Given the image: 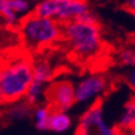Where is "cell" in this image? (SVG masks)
I'll return each mask as SVG.
<instances>
[{"label": "cell", "mask_w": 135, "mask_h": 135, "mask_svg": "<svg viewBox=\"0 0 135 135\" xmlns=\"http://www.w3.org/2000/svg\"><path fill=\"white\" fill-rule=\"evenodd\" d=\"M20 39L28 50H41L63 37V24L51 18H42L33 12L22 18Z\"/></svg>", "instance_id": "cell-2"}, {"label": "cell", "mask_w": 135, "mask_h": 135, "mask_svg": "<svg viewBox=\"0 0 135 135\" xmlns=\"http://www.w3.org/2000/svg\"><path fill=\"white\" fill-rule=\"evenodd\" d=\"M3 4H4V0H0V10H1V7H3Z\"/></svg>", "instance_id": "cell-22"}, {"label": "cell", "mask_w": 135, "mask_h": 135, "mask_svg": "<svg viewBox=\"0 0 135 135\" xmlns=\"http://www.w3.org/2000/svg\"><path fill=\"white\" fill-rule=\"evenodd\" d=\"M77 22L80 23H84V24H94V25H99L98 22H99V18H98V15L95 12H93L92 10H89L88 12L83 13L82 16H80L77 18Z\"/></svg>", "instance_id": "cell-17"}, {"label": "cell", "mask_w": 135, "mask_h": 135, "mask_svg": "<svg viewBox=\"0 0 135 135\" xmlns=\"http://www.w3.org/2000/svg\"><path fill=\"white\" fill-rule=\"evenodd\" d=\"M76 135H118V129L109 124L100 103H94L81 116Z\"/></svg>", "instance_id": "cell-4"}, {"label": "cell", "mask_w": 135, "mask_h": 135, "mask_svg": "<svg viewBox=\"0 0 135 135\" xmlns=\"http://www.w3.org/2000/svg\"><path fill=\"white\" fill-rule=\"evenodd\" d=\"M52 110L50 109V106H40L35 107V110L33 111V118H34V124L35 128L40 132H46L48 130V121H50V116Z\"/></svg>", "instance_id": "cell-13"}, {"label": "cell", "mask_w": 135, "mask_h": 135, "mask_svg": "<svg viewBox=\"0 0 135 135\" xmlns=\"http://www.w3.org/2000/svg\"><path fill=\"white\" fill-rule=\"evenodd\" d=\"M106 80L100 75H89L75 86L76 103H87L100 97L106 89Z\"/></svg>", "instance_id": "cell-6"}, {"label": "cell", "mask_w": 135, "mask_h": 135, "mask_svg": "<svg viewBox=\"0 0 135 135\" xmlns=\"http://www.w3.org/2000/svg\"><path fill=\"white\" fill-rule=\"evenodd\" d=\"M31 113L33 111H31L30 105H28L24 100H20L10 105L6 115L11 121H21V119L28 118Z\"/></svg>", "instance_id": "cell-11"}, {"label": "cell", "mask_w": 135, "mask_h": 135, "mask_svg": "<svg viewBox=\"0 0 135 135\" xmlns=\"http://www.w3.org/2000/svg\"><path fill=\"white\" fill-rule=\"evenodd\" d=\"M6 39H7V36H5V35H4V30L0 28V45H1V44H3Z\"/></svg>", "instance_id": "cell-21"}, {"label": "cell", "mask_w": 135, "mask_h": 135, "mask_svg": "<svg viewBox=\"0 0 135 135\" xmlns=\"http://www.w3.org/2000/svg\"><path fill=\"white\" fill-rule=\"evenodd\" d=\"M33 82V63L17 57L0 68V94L4 104L23 100Z\"/></svg>", "instance_id": "cell-1"}, {"label": "cell", "mask_w": 135, "mask_h": 135, "mask_svg": "<svg viewBox=\"0 0 135 135\" xmlns=\"http://www.w3.org/2000/svg\"><path fill=\"white\" fill-rule=\"evenodd\" d=\"M63 36L74 53L84 59L97 56L103 45L99 25L84 24L77 21L63 24Z\"/></svg>", "instance_id": "cell-3"}, {"label": "cell", "mask_w": 135, "mask_h": 135, "mask_svg": "<svg viewBox=\"0 0 135 135\" xmlns=\"http://www.w3.org/2000/svg\"><path fill=\"white\" fill-rule=\"evenodd\" d=\"M118 135H135V129H133V130H121V132H118Z\"/></svg>", "instance_id": "cell-20"}, {"label": "cell", "mask_w": 135, "mask_h": 135, "mask_svg": "<svg viewBox=\"0 0 135 135\" xmlns=\"http://www.w3.org/2000/svg\"><path fill=\"white\" fill-rule=\"evenodd\" d=\"M89 10L88 3L83 0H58V12L56 21L60 24H66L76 21L80 16Z\"/></svg>", "instance_id": "cell-7"}, {"label": "cell", "mask_w": 135, "mask_h": 135, "mask_svg": "<svg viewBox=\"0 0 135 135\" xmlns=\"http://www.w3.org/2000/svg\"><path fill=\"white\" fill-rule=\"evenodd\" d=\"M8 7L18 16H28L33 12V4L27 0H6Z\"/></svg>", "instance_id": "cell-15"}, {"label": "cell", "mask_w": 135, "mask_h": 135, "mask_svg": "<svg viewBox=\"0 0 135 135\" xmlns=\"http://www.w3.org/2000/svg\"><path fill=\"white\" fill-rule=\"evenodd\" d=\"M45 97L47 98L48 106L52 111L66 112L76 103L75 86L69 80L54 81L47 86Z\"/></svg>", "instance_id": "cell-5"}, {"label": "cell", "mask_w": 135, "mask_h": 135, "mask_svg": "<svg viewBox=\"0 0 135 135\" xmlns=\"http://www.w3.org/2000/svg\"><path fill=\"white\" fill-rule=\"evenodd\" d=\"M3 66V63H1V58H0V68Z\"/></svg>", "instance_id": "cell-23"}, {"label": "cell", "mask_w": 135, "mask_h": 135, "mask_svg": "<svg viewBox=\"0 0 135 135\" xmlns=\"http://www.w3.org/2000/svg\"><path fill=\"white\" fill-rule=\"evenodd\" d=\"M115 127L118 132L135 129V99H132L124 104Z\"/></svg>", "instance_id": "cell-8"}, {"label": "cell", "mask_w": 135, "mask_h": 135, "mask_svg": "<svg viewBox=\"0 0 135 135\" xmlns=\"http://www.w3.org/2000/svg\"><path fill=\"white\" fill-rule=\"evenodd\" d=\"M0 20L3 21V23L5 24V27L15 28V27H17V25H20L22 18H21L17 13H15L11 8L8 7L6 0H4L3 7H1V10H0Z\"/></svg>", "instance_id": "cell-14"}, {"label": "cell", "mask_w": 135, "mask_h": 135, "mask_svg": "<svg viewBox=\"0 0 135 135\" xmlns=\"http://www.w3.org/2000/svg\"><path fill=\"white\" fill-rule=\"evenodd\" d=\"M126 80H127L128 86H129L133 90H135V66L128 70V73H127V75H126Z\"/></svg>", "instance_id": "cell-18"}, {"label": "cell", "mask_w": 135, "mask_h": 135, "mask_svg": "<svg viewBox=\"0 0 135 135\" xmlns=\"http://www.w3.org/2000/svg\"><path fill=\"white\" fill-rule=\"evenodd\" d=\"M53 75V68L47 60L40 59L33 63V81L47 84L52 80Z\"/></svg>", "instance_id": "cell-10"}, {"label": "cell", "mask_w": 135, "mask_h": 135, "mask_svg": "<svg viewBox=\"0 0 135 135\" xmlns=\"http://www.w3.org/2000/svg\"><path fill=\"white\" fill-rule=\"evenodd\" d=\"M124 6H126V8L129 12L135 11V0H128V1L124 4Z\"/></svg>", "instance_id": "cell-19"}, {"label": "cell", "mask_w": 135, "mask_h": 135, "mask_svg": "<svg viewBox=\"0 0 135 135\" xmlns=\"http://www.w3.org/2000/svg\"><path fill=\"white\" fill-rule=\"evenodd\" d=\"M73 119L68 112L52 111L48 121V130L54 133H65L71 128Z\"/></svg>", "instance_id": "cell-9"}, {"label": "cell", "mask_w": 135, "mask_h": 135, "mask_svg": "<svg viewBox=\"0 0 135 135\" xmlns=\"http://www.w3.org/2000/svg\"><path fill=\"white\" fill-rule=\"evenodd\" d=\"M46 88H47L46 84L40 83V82H36V81H33L31 84L29 86L28 90H27V94H25L23 100L28 105H30V106L37 105L40 101H41V99L45 97Z\"/></svg>", "instance_id": "cell-12"}, {"label": "cell", "mask_w": 135, "mask_h": 135, "mask_svg": "<svg viewBox=\"0 0 135 135\" xmlns=\"http://www.w3.org/2000/svg\"><path fill=\"white\" fill-rule=\"evenodd\" d=\"M118 62L123 66L132 69L135 66V47H126L118 53Z\"/></svg>", "instance_id": "cell-16"}]
</instances>
